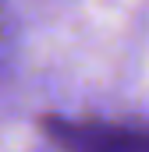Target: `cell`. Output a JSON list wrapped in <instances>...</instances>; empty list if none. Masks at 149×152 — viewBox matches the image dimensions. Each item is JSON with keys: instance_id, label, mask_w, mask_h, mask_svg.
Wrapping results in <instances>:
<instances>
[{"instance_id": "6da1fadb", "label": "cell", "mask_w": 149, "mask_h": 152, "mask_svg": "<svg viewBox=\"0 0 149 152\" xmlns=\"http://www.w3.org/2000/svg\"><path fill=\"white\" fill-rule=\"evenodd\" d=\"M46 131L64 152H149V124L110 120H46Z\"/></svg>"}, {"instance_id": "7a4b0ae2", "label": "cell", "mask_w": 149, "mask_h": 152, "mask_svg": "<svg viewBox=\"0 0 149 152\" xmlns=\"http://www.w3.org/2000/svg\"><path fill=\"white\" fill-rule=\"evenodd\" d=\"M7 50H11V21H7V11H4V4H0V64H4Z\"/></svg>"}]
</instances>
